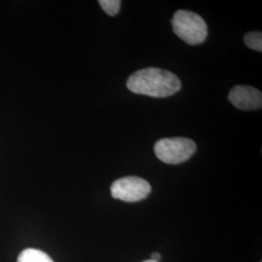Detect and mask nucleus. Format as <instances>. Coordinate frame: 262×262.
Here are the masks:
<instances>
[{
	"instance_id": "obj_5",
	"label": "nucleus",
	"mask_w": 262,
	"mask_h": 262,
	"mask_svg": "<svg viewBox=\"0 0 262 262\" xmlns=\"http://www.w3.org/2000/svg\"><path fill=\"white\" fill-rule=\"evenodd\" d=\"M228 99L233 106L244 111H253L261 109L262 94L260 91L248 85H237L233 88Z\"/></svg>"
},
{
	"instance_id": "obj_7",
	"label": "nucleus",
	"mask_w": 262,
	"mask_h": 262,
	"mask_svg": "<svg viewBox=\"0 0 262 262\" xmlns=\"http://www.w3.org/2000/svg\"><path fill=\"white\" fill-rule=\"evenodd\" d=\"M245 44L250 48L253 49L254 51H262V34L261 32L254 31V32H250L246 34L244 38Z\"/></svg>"
},
{
	"instance_id": "obj_4",
	"label": "nucleus",
	"mask_w": 262,
	"mask_h": 262,
	"mask_svg": "<svg viewBox=\"0 0 262 262\" xmlns=\"http://www.w3.org/2000/svg\"><path fill=\"white\" fill-rule=\"evenodd\" d=\"M151 187L144 179L136 176L123 177L115 181L111 186V194L115 199L125 202H138L149 196Z\"/></svg>"
},
{
	"instance_id": "obj_6",
	"label": "nucleus",
	"mask_w": 262,
	"mask_h": 262,
	"mask_svg": "<svg viewBox=\"0 0 262 262\" xmlns=\"http://www.w3.org/2000/svg\"><path fill=\"white\" fill-rule=\"evenodd\" d=\"M18 262H54L47 253L37 249H26L19 253Z\"/></svg>"
},
{
	"instance_id": "obj_2",
	"label": "nucleus",
	"mask_w": 262,
	"mask_h": 262,
	"mask_svg": "<svg viewBox=\"0 0 262 262\" xmlns=\"http://www.w3.org/2000/svg\"><path fill=\"white\" fill-rule=\"evenodd\" d=\"M172 26L177 36L188 45H198L206 40V23L194 12L179 10L172 19Z\"/></svg>"
},
{
	"instance_id": "obj_8",
	"label": "nucleus",
	"mask_w": 262,
	"mask_h": 262,
	"mask_svg": "<svg viewBox=\"0 0 262 262\" xmlns=\"http://www.w3.org/2000/svg\"><path fill=\"white\" fill-rule=\"evenodd\" d=\"M101 8L109 15L116 16L121 8V0H100L98 1Z\"/></svg>"
},
{
	"instance_id": "obj_9",
	"label": "nucleus",
	"mask_w": 262,
	"mask_h": 262,
	"mask_svg": "<svg viewBox=\"0 0 262 262\" xmlns=\"http://www.w3.org/2000/svg\"><path fill=\"white\" fill-rule=\"evenodd\" d=\"M160 255H159V253H155L152 254V256H151V260H154V261L159 262L160 260Z\"/></svg>"
},
{
	"instance_id": "obj_3",
	"label": "nucleus",
	"mask_w": 262,
	"mask_h": 262,
	"mask_svg": "<svg viewBox=\"0 0 262 262\" xmlns=\"http://www.w3.org/2000/svg\"><path fill=\"white\" fill-rule=\"evenodd\" d=\"M196 151V144L188 138L173 137L163 138L155 145V154L157 158L167 164H180Z\"/></svg>"
},
{
	"instance_id": "obj_1",
	"label": "nucleus",
	"mask_w": 262,
	"mask_h": 262,
	"mask_svg": "<svg viewBox=\"0 0 262 262\" xmlns=\"http://www.w3.org/2000/svg\"><path fill=\"white\" fill-rule=\"evenodd\" d=\"M127 89L134 94L164 98L177 94L181 90V81L167 70L150 67L133 73L126 82Z\"/></svg>"
},
{
	"instance_id": "obj_10",
	"label": "nucleus",
	"mask_w": 262,
	"mask_h": 262,
	"mask_svg": "<svg viewBox=\"0 0 262 262\" xmlns=\"http://www.w3.org/2000/svg\"><path fill=\"white\" fill-rule=\"evenodd\" d=\"M143 262H157V261H154V260H151V259H149V260H145V261Z\"/></svg>"
}]
</instances>
